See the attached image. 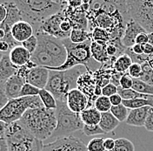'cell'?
Returning <instances> with one entry per match:
<instances>
[{
	"instance_id": "23",
	"label": "cell",
	"mask_w": 153,
	"mask_h": 151,
	"mask_svg": "<svg viewBox=\"0 0 153 151\" xmlns=\"http://www.w3.org/2000/svg\"><path fill=\"white\" fill-rule=\"evenodd\" d=\"M119 122L116 119L114 115L111 112L101 113V120L99 122V127L104 130L105 134L112 132L115 128L119 125Z\"/></svg>"
},
{
	"instance_id": "16",
	"label": "cell",
	"mask_w": 153,
	"mask_h": 151,
	"mask_svg": "<svg viewBox=\"0 0 153 151\" xmlns=\"http://www.w3.org/2000/svg\"><path fill=\"white\" fill-rule=\"evenodd\" d=\"M50 71L44 66H36L30 70L25 82L36 86L38 89H45L47 85Z\"/></svg>"
},
{
	"instance_id": "32",
	"label": "cell",
	"mask_w": 153,
	"mask_h": 151,
	"mask_svg": "<svg viewBox=\"0 0 153 151\" xmlns=\"http://www.w3.org/2000/svg\"><path fill=\"white\" fill-rule=\"evenodd\" d=\"M110 112L114 115L116 119L119 122H122L126 121L129 112H130V109H128L126 107H124L123 104H120L118 106H112Z\"/></svg>"
},
{
	"instance_id": "19",
	"label": "cell",
	"mask_w": 153,
	"mask_h": 151,
	"mask_svg": "<svg viewBox=\"0 0 153 151\" xmlns=\"http://www.w3.org/2000/svg\"><path fill=\"white\" fill-rule=\"evenodd\" d=\"M25 83H26L25 80L18 74H15L8 79L5 81L4 87H5V93L9 100L19 98L20 92Z\"/></svg>"
},
{
	"instance_id": "22",
	"label": "cell",
	"mask_w": 153,
	"mask_h": 151,
	"mask_svg": "<svg viewBox=\"0 0 153 151\" xmlns=\"http://www.w3.org/2000/svg\"><path fill=\"white\" fill-rule=\"evenodd\" d=\"M18 67L10 61L8 53H4L0 60V82H5L8 79L17 74Z\"/></svg>"
},
{
	"instance_id": "12",
	"label": "cell",
	"mask_w": 153,
	"mask_h": 151,
	"mask_svg": "<svg viewBox=\"0 0 153 151\" xmlns=\"http://www.w3.org/2000/svg\"><path fill=\"white\" fill-rule=\"evenodd\" d=\"M66 104L69 109L73 113H81L89 107V100L82 91L76 88L68 93Z\"/></svg>"
},
{
	"instance_id": "44",
	"label": "cell",
	"mask_w": 153,
	"mask_h": 151,
	"mask_svg": "<svg viewBox=\"0 0 153 151\" xmlns=\"http://www.w3.org/2000/svg\"><path fill=\"white\" fill-rule=\"evenodd\" d=\"M144 128L149 132H153V107H152L150 110V113L148 114V117L144 124Z\"/></svg>"
},
{
	"instance_id": "39",
	"label": "cell",
	"mask_w": 153,
	"mask_h": 151,
	"mask_svg": "<svg viewBox=\"0 0 153 151\" xmlns=\"http://www.w3.org/2000/svg\"><path fill=\"white\" fill-rule=\"evenodd\" d=\"M83 132L87 136H92L96 134H105V132L99 127V125H85Z\"/></svg>"
},
{
	"instance_id": "56",
	"label": "cell",
	"mask_w": 153,
	"mask_h": 151,
	"mask_svg": "<svg viewBox=\"0 0 153 151\" xmlns=\"http://www.w3.org/2000/svg\"><path fill=\"white\" fill-rule=\"evenodd\" d=\"M4 36H5V32L0 27V41L4 38Z\"/></svg>"
},
{
	"instance_id": "28",
	"label": "cell",
	"mask_w": 153,
	"mask_h": 151,
	"mask_svg": "<svg viewBox=\"0 0 153 151\" xmlns=\"http://www.w3.org/2000/svg\"><path fill=\"white\" fill-rule=\"evenodd\" d=\"M123 105L128 109H136L143 107H153V100H145V99H134L129 101H123Z\"/></svg>"
},
{
	"instance_id": "31",
	"label": "cell",
	"mask_w": 153,
	"mask_h": 151,
	"mask_svg": "<svg viewBox=\"0 0 153 151\" xmlns=\"http://www.w3.org/2000/svg\"><path fill=\"white\" fill-rule=\"evenodd\" d=\"M93 107H95L97 111H99L100 113H106V112H110L111 108V103L110 101V99L106 96L104 95H100L97 98V100L94 102Z\"/></svg>"
},
{
	"instance_id": "34",
	"label": "cell",
	"mask_w": 153,
	"mask_h": 151,
	"mask_svg": "<svg viewBox=\"0 0 153 151\" xmlns=\"http://www.w3.org/2000/svg\"><path fill=\"white\" fill-rule=\"evenodd\" d=\"M111 151H135V146L126 138H118L115 140V147Z\"/></svg>"
},
{
	"instance_id": "52",
	"label": "cell",
	"mask_w": 153,
	"mask_h": 151,
	"mask_svg": "<svg viewBox=\"0 0 153 151\" xmlns=\"http://www.w3.org/2000/svg\"><path fill=\"white\" fill-rule=\"evenodd\" d=\"M7 128V124L0 121V139L5 138V130Z\"/></svg>"
},
{
	"instance_id": "1",
	"label": "cell",
	"mask_w": 153,
	"mask_h": 151,
	"mask_svg": "<svg viewBox=\"0 0 153 151\" xmlns=\"http://www.w3.org/2000/svg\"><path fill=\"white\" fill-rule=\"evenodd\" d=\"M21 13L22 20L29 23L37 32L42 23L59 12L67 5V1L20 0L14 1Z\"/></svg>"
},
{
	"instance_id": "17",
	"label": "cell",
	"mask_w": 153,
	"mask_h": 151,
	"mask_svg": "<svg viewBox=\"0 0 153 151\" xmlns=\"http://www.w3.org/2000/svg\"><path fill=\"white\" fill-rule=\"evenodd\" d=\"M10 33L17 42L22 44L24 41L30 38L32 35H34V30L29 23L24 20H21L16 23L11 27Z\"/></svg>"
},
{
	"instance_id": "13",
	"label": "cell",
	"mask_w": 153,
	"mask_h": 151,
	"mask_svg": "<svg viewBox=\"0 0 153 151\" xmlns=\"http://www.w3.org/2000/svg\"><path fill=\"white\" fill-rule=\"evenodd\" d=\"M30 60L37 66H44L45 68H56L60 66L57 59L38 43L36 51L30 56Z\"/></svg>"
},
{
	"instance_id": "29",
	"label": "cell",
	"mask_w": 153,
	"mask_h": 151,
	"mask_svg": "<svg viewBox=\"0 0 153 151\" xmlns=\"http://www.w3.org/2000/svg\"><path fill=\"white\" fill-rule=\"evenodd\" d=\"M90 33H91V38L92 41L105 42V43H109L111 41L110 34L105 29L95 27L90 32Z\"/></svg>"
},
{
	"instance_id": "38",
	"label": "cell",
	"mask_w": 153,
	"mask_h": 151,
	"mask_svg": "<svg viewBox=\"0 0 153 151\" xmlns=\"http://www.w3.org/2000/svg\"><path fill=\"white\" fill-rule=\"evenodd\" d=\"M21 46L25 48L30 54H32L38 47V38L35 35H32L30 38H29L25 41H24L21 44Z\"/></svg>"
},
{
	"instance_id": "37",
	"label": "cell",
	"mask_w": 153,
	"mask_h": 151,
	"mask_svg": "<svg viewBox=\"0 0 153 151\" xmlns=\"http://www.w3.org/2000/svg\"><path fill=\"white\" fill-rule=\"evenodd\" d=\"M39 91L40 89L37 88L36 86L28 84V83H25L21 92H20V95L19 97H30V96H37L39 95Z\"/></svg>"
},
{
	"instance_id": "4",
	"label": "cell",
	"mask_w": 153,
	"mask_h": 151,
	"mask_svg": "<svg viewBox=\"0 0 153 151\" xmlns=\"http://www.w3.org/2000/svg\"><path fill=\"white\" fill-rule=\"evenodd\" d=\"M91 38L81 44H74L70 38L63 39V43L67 52L66 60L64 65L56 68H47L48 70L53 71H66L77 66H83L88 72H92L98 69L101 64L95 61L91 52Z\"/></svg>"
},
{
	"instance_id": "25",
	"label": "cell",
	"mask_w": 153,
	"mask_h": 151,
	"mask_svg": "<svg viewBox=\"0 0 153 151\" xmlns=\"http://www.w3.org/2000/svg\"><path fill=\"white\" fill-rule=\"evenodd\" d=\"M133 63L131 58L129 56L127 53H123L117 59H115L112 63V67L117 73L120 74H125L128 72L130 66Z\"/></svg>"
},
{
	"instance_id": "20",
	"label": "cell",
	"mask_w": 153,
	"mask_h": 151,
	"mask_svg": "<svg viewBox=\"0 0 153 151\" xmlns=\"http://www.w3.org/2000/svg\"><path fill=\"white\" fill-rule=\"evenodd\" d=\"M31 54L22 46H18L11 49L9 53V57L11 63L17 67L25 66L30 60Z\"/></svg>"
},
{
	"instance_id": "21",
	"label": "cell",
	"mask_w": 153,
	"mask_h": 151,
	"mask_svg": "<svg viewBox=\"0 0 153 151\" xmlns=\"http://www.w3.org/2000/svg\"><path fill=\"white\" fill-rule=\"evenodd\" d=\"M108 43L105 42H96L92 41L91 46V52L92 59L99 64H106L111 60V59L108 56L106 52V47Z\"/></svg>"
},
{
	"instance_id": "14",
	"label": "cell",
	"mask_w": 153,
	"mask_h": 151,
	"mask_svg": "<svg viewBox=\"0 0 153 151\" xmlns=\"http://www.w3.org/2000/svg\"><path fill=\"white\" fill-rule=\"evenodd\" d=\"M146 32V31L133 19H130L126 22V27L121 42L125 48H131L136 44V38L140 33Z\"/></svg>"
},
{
	"instance_id": "51",
	"label": "cell",
	"mask_w": 153,
	"mask_h": 151,
	"mask_svg": "<svg viewBox=\"0 0 153 151\" xmlns=\"http://www.w3.org/2000/svg\"><path fill=\"white\" fill-rule=\"evenodd\" d=\"M143 53L145 55H153V47L147 43L146 45L143 46Z\"/></svg>"
},
{
	"instance_id": "27",
	"label": "cell",
	"mask_w": 153,
	"mask_h": 151,
	"mask_svg": "<svg viewBox=\"0 0 153 151\" xmlns=\"http://www.w3.org/2000/svg\"><path fill=\"white\" fill-rule=\"evenodd\" d=\"M38 96L41 99V101H42V103H43L44 107L45 108L56 110V108H57V100L45 88V89H40Z\"/></svg>"
},
{
	"instance_id": "48",
	"label": "cell",
	"mask_w": 153,
	"mask_h": 151,
	"mask_svg": "<svg viewBox=\"0 0 153 151\" xmlns=\"http://www.w3.org/2000/svg\"><path fill=\"white\" fill-rule=\"evenodd\" d=\"M7 16V9L3 2L0 3V25L5 20Z\"/></svg>"
},
{
	"instance_id": "8",
	"label": "cell",
	"mask_w": 153,
	"mask_h": 151,
	"mask_svg": "<svg viewBox=\"0 0 153 151\" xmlns=\"http://www.w3.org/2000/svg\"><path fill=\"white\" fill-rule=\"evenodd\" d=\"M129 18L143 27L147 33H153V0L125 1Z\"/></svg>"
},
{
	"instance_id": "7",
	"label": "cell",
	"mask_w": 153,
	"mask_h": 151,
	"mask_svg": "<svg viewBox=\"0 0 153 151\" xmlns=\"http://www.w3.org/2000/svg\"><path fill=\"white\" fill-rule=\"evenodd\" d=\"M42 107L44 105L38 95L11 99L0 110V121L9 125L19 121L28 109Z\"/></svg>"
},
{
	"instance_id": "43",
	"label": "cell",
	"mask_w": 153,
	"mask_h": 151,
	"mask_svg": "<svg viewBox=\"0 0 153 151\" xmlns=\"http://www.w3.org/2000/svg\"><path fill=\"white\" fill-rule=\"evenodd\" d=\"M4 85H5V82H0V110L8 103V101H10L5 93Z\"/></svg>"
},
{
	"instance_id": "26",
	"label": "cell",
	"mask_w": 153,
	"mask_h": 151,
	"mask_svg": "<svg viewBox=\"0 0 153 151\" xmlns=\"http://www.w3.org/2000/svg\"><path fill=\"white\" fill-rule=\"evenodd\" d=\"M117 94L120 95L123 101H129L134 99H145V100H153V96L140 94L134 89H123L121 86L117 87Z\"/></svg>"
},
{
	"instance_id": "36",
	"label": "cell",
	"mask_w": 153,
	"mask_h": 151,
	"mask_svg": "<svg viewBox=\"0 0 153 151\" xmlns=\"http://www.w3.org/2000/svg\"><path fill=\"white\" fill-rule=\"evenodd\" d=\"M104 138H93L86 145L88 151H105Z\"/></svg>"
},
{
	"instance_id": "57",
	"label": "cell",
	"mask_w": 153,
	"mask_h": 151,
	"mask_svg": "<svg viewBox=\"0 0 153 151\" xmlns=\"http://www.w3.org/2000/svg\"><path fill=\"white\" fill-rule=\"evenodd\" d=\"M3 55H4V53L0 52V60H1V59H2V57H3Z\"/></svg>"
},
{
	"instance_id": "2",
	"label": "cell",
	"mask_w": 153,
	"mask_h": 151,
	"mask_svg": "<svg viewBox=\"0 0 153 151\" xmlns=\"http://www.w3.org/2000/svg\"><path fill=\"white\" fill-rule=\"evenodd\" d=\"M24 128L35 138L44 142L51 139L57 127L56 110L45 107L28 109L19 120Z\"/></svg>"
},
{
	"instance_id": "53",
	"label": "cell",
	"mask_w": 153,
	"mask_h": 151,
	"mask_svg": "<svg viewBox=\"0 0 153 151\" xmlns=\"http://www.w3.org/2000/svg\"><path fill=\"white\" fill-rule=\"evenodd\" d=\"M67 2H68V5L74 9L80 7L84 4V1H67Z\"/></svg>"
},
{
	"instance_id": "15",
	"label": "cell",
	"mask_w": 153,
	"mask_h": 151,
	"mask_svg": "<svg viewBox=\"0 0 153 151\" xmlns=\"http://www.w3.org/2000/svg\"><path fill=\"white\" fill-rule=\"evenodd\" d=\"M3 3L7 9V16L5 20L0 25V27L5 32V35H9L11 34L10 33L11 27L19 21H21L22 17L19 8L14 1H4Z\"/></svg>"
},
{
	"instance_id": "55",
	"label": "cell",
	"mask_w": 153,
	"mask_h": 151,
	"mask_svg": "<svg viewBox=\"0 0 153 151\" xmlns=\"http://www.w3.org/2000/svg\"><path fill=\"white\" fill-rule=\"evenodd\" d=\"M148 38H149L148 43L153 47V33H148Z\"/></svg>"
},
{
	"instance_id": "5",
	"label": "cell",
	"mask_w": 153,
	"mask_h": 151,
	"mask_svg": "<svg viewBox=\"0 0 153 151\" xmlns=\"http://www.w3.org/2000/svg\"><path fill=\"white\" fill-rule=\"evenodd\" d=\"M5 140L9 151H42L45 145L31 135L19 121L7 125Z\"/></svg>"
},
{
	"instance_id": "49",
	"label": "cell",
	"mask_w": 153,
	"mask_h": 151,
	"mask_svg": "<svg viewBox=\"0 0 153 151\" xmlns=\"http://www.w3.org/2000/svg\"><path fill=\"white\" fill-rule=\"evenodd\" d=\"M131 53H134L135 55H143V46L138 45V44H135L131 48H130Z\"/></svg>"
},
{
	"instance_id": "33",
	"label": "cell",
	"mask_w": 153,
	"mask_h": 151,
	"mask_svg": "<svg viewBox=\"0 0 153 151\" xmlns=\"http://www.w3.org/2000/svg\"><path fill=\"white\" fill-rule=\"evenodd\" d=\"M132 89L135 91L143 94V95H152L153 96V86L149 85L139 79H133V85H132Z\"/></svg>"
},
{
	"instance_id": "47",
	"label": "cell",
	"mask_w": 153,
	"mask_h": 151,
	"mask_svg": "<svg viewBox=\"0 0 153 151\" xmlns=\"http://www.w3.org/2000/svg\"><path fill=\"white\" fill-rule=\"evenodd\" d=\"M105 150L111 151L115 147V140L112 138H105L104 141Z\"/></svg>"
},
{
	"instance_id": "45",
	"label": "cell",
	"mask_w": 153,
	"mask_h": 151,
	"mask_svg": "<svg viewBox=\"0 0 153 151\" xmlns=\"http://www.w3.org/2000/svg\"><path fill=\"white\" fill-rule=\"evenodd\" d=\"M149 41V38H148V33L147 32H143L140 33L139 35H137V37L136 38V44L141 45V46H144L148 43Z\"/></svg>"
},
{
	"instance_id": "35",
	"label": "cell",
	"mask_w": 153,
	"mask_h": 151,
	"mask_svg": "<svg viewBox=\"0 0 153 151\" xmlns=\"http://www.w3.org/2000/svg\"><path fill=\"white\" fill-rule=\"evenodd\" d=\"M139 80L153 86V69L147 62L142 64V74Z\"/></svg>"
},
{
	"instance_id": "18",
	"label": "cell",
	"mask_w": 153,
	"mask_h": 151,
	"mask_svg": "<svg viewBox=\"0 0 153 151\" xmlns=\"http://www.w3.org/2000/svg\"><path fill=\"white\" fill-rule=\"evenodd\" d=\"M152 107H143L130 110L128 117L125 121L126 124L134 127H144L146 119Z\"/></svg>"
},
{
	"instance_id": "30",
	"label": "cell",
	"mask_w": 153,
	"mask_h": 151,
	"mask_svg": "<svg viewBox=\"0 0 153 151\" xmlns=\"http://www.w3.org/2000/svg\"><path fill=\"white\" fill-rule=\"evenodd\" d=\"M69 38L74 44H81L91 38V33L88 31L73 29L71 32Z\"/></svg>"
},
{
	"instance_id": "11",
	"label": "cell",
	"mask_w": 153,
	"mask_h": 151,
	"mask_svg": "<svg viewBox=\"0 0 153 151\" xmlns=\"http://www.w3.org/2000/svg\"><path fill=\"white\" fill-rule=\"evenodd\" d=\"M65 18V15L62 10L59 12L52 15L51 17L48 18L46 20H45L40 26V28L38 32H42L45 34H48L50 36H52L54 38L61 39V40L69 38V37L66 34H65L60 28L61 23Z\"/></svg>"
},
{
	"instance_id": "6",
	"label": "cell",
	"mask_w": 153,
	"mask_h": 151,
	"mask_svg": "<svg viewBox=\"0 0 153 151\" xmlns=\"http://www.w3.org/2000/svg\"><path fill=\"white\" fill-rule=\"evenodd\" d=\"M57 127L51 139H60L71 136V134L83 130L85 124L80 113H73L67 107L66 101H57Z\"/></svg>"
},
{
	"instance_id": "46",
	"label": "cell",
	"mask_w": 153,
	"mask_h": 151,
	"mask_svg": "<svg viewBox=\"0 0 153 151\" xmlns=\"http://www.w3.org/2000/svg\"><path fill=\"white\" fill-rule=\"evenodd\" d=\"M109 99L111 103V106H118V105L123 103V99L118 94H116V95L111 96Z\"/></svg>"
},
{
	"instance_id": "41",
	"label": "cell",
	"mask_w": 153,
	"mask_h": 151,
	"mask_svg": "<svg viewBox=\"0 0 153 151\" xmlns=\"http://www.w3.org/2000/svg\"><path fill=\"white\" fill-rule=\"evenodd\" d=\"M133 85V79L128 74V73H125L120 79L119 86H121L123 89H131L132 88Z\"/></svg>"
},
{
	"instance_id": "24",
	"label": "cell",
	"mask_w": 153,
	"mask_h": 151,
	"mask_svg": "<svg viewBox=\"0 0 153 151\" xmlns=\"http://www.w3.org/2000/svg\"><path fill=\"white\" fill-rule=\"evenodd\" d=\"M80 117L85 125H98L101 120V113L94 107H91L80 113Z\"/></svg>"
},
{
	"instance_id": "40",
	"label": "cell",
	"mask_w": 153,
	"mask_h": 151,
	"mask_svg": "<svg viewBox=\"0 0 153 151\" xmlns=\"http://www.w3.org/2000/svg\"><path fill=\"white\" fill-rule=\"evenodd\" d=\"M128 74L132 79H139L142 74V65L138 63H132L128 70Z\"/></svg>"
},
{
	"instance_id": "10",
	"label": "cell",
	"mask_w": 153,
	"mask_h": 151,
	"mask_svg": "<svg viewBox=\"0 0 153 151\" xmlns=\"http://www.w3.org/2000/svg\"><path fill=\"white\" fill-rule=\"evenodd\" d=\"M42 151H88L86 145L80 139L69 136L60 138L44 145Z\"/></svg>"
},
{
	"instance_id": "42",
	"label": "cell",
	"mask_w": 153,
	"mask_h": 151,
	"mask_svg": "<svg viewBox=\"0 0 153 151\" xmlns=\"http://www.w3.org/2000/svg\"><path fill=\"white\" fill-rule=\"evenodd\" d=\"M117 94V86L113 85L112 83H109L102 88V95L110 98L111 96Z\"/></svg>"
},
{
	"instance_id": "50",
	"label": "cell",
	"mask_w": 153,
	"mask_h": 151,
	"mask_svg": "<svg viewBox=\"0 0 153 151\" xmlns=\"http://www.w3.org/2000/svg\"><path fill=\"white\" fill-rule=\"evenodd\" d=\"M10 51V47L9 44L4 40L0 41V52L3 53H8Z\"/></svg>"
},
{
	"instance_id": "3",
	"label": "cell",
	"mask_w": 153,
	"mask_h": 151,
	"mask_svg": "<svg viewBox=\"0 0 153 151\" xmlns=\"http://www.w3.org/2000/svg\"><path fill=\"white\" fill-rule=\"evenodd\" d=\"M86 68L77 66L66 71L49 70V80L45 89L55 97L57 101H66L68 93L77 88V81Z\"/></svg>"
},
{
	"instance_id": "9",
	"label": "cell",
	"mask_w": 153,
	"mask_h": 151,
	"mask_svg": "<svg viewBox=\"0 0 153 151\" xmlns=\"http://www.w3.org/2000/svg\"><path fill=\"white\" fill-rule=\"evenodd\" d=\"M34 35L38 38V44L45 48L57 59L60 66L65 64L66 60L67 52L63 40L50 36L42 32H38L34 33Z\"/></svg>"
},
{
	"instance_id": "54",
	"label": "cell",
	"mask_w": 153,
	"mask_h": 151,
	"mask_svg": "<svg viewBox=\"0 0 153 151\" xmlns=\"http://www.w3.org/2000/svg\"><path fill=\"white\" fill-rule=\"evenodd\" d=\"M0 151H9L8 144L5 138L0 139Z\"/></svg>"
}]
</instances>
